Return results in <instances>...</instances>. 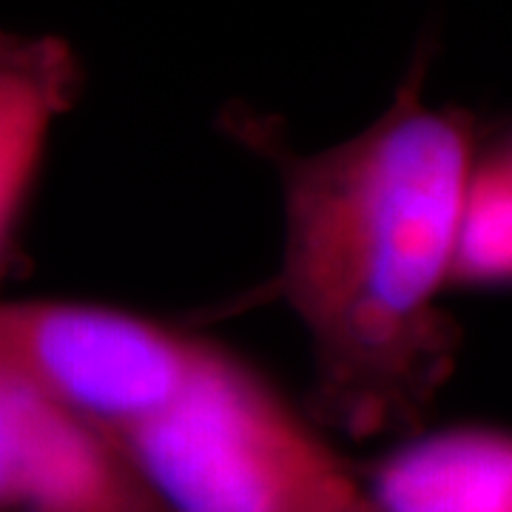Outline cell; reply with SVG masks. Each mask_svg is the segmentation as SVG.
<instances>
[{
	"instance_id": "obj_7",
	"label": "cell",
	"mask_w": 512,
	"mask_h": 512,
	"mask_svg": "<svg viewBox=\"0 0 512 512\" xmlns=\"http://www.w3.org/2000/svg\"><path fill=\"white\" fill-rule=\"evenodd\" d=\"M481 146H484V151L493 157L495 163H501L512 174V131L510 134H501V137L493 140V143H487V140H484Z\"/></svg>"
},
{
	"instance_id": "obj_4",
	"label": "cell",
	"mask_w": 512,
	"mask_h": 512,
	"mask_svg": "<svg viewBox=\"0 0 512 512\" xmlns=\"http://www.w3.org/2000/svg\"><path fill=\"white\" fill-rule=\"evenodd\" d=\"M0 512H163L120 441L0 362Z\"/></svg>"
},
{
	"instance_id": "obj_6",
	"label": "cell",
	"mask_w": 512,
	"mask_h": 512,
	"mask_svg": "<svg viewBox=\"0 0 512 512\" xmlns=\"http://www.w3.org/2000/svg\"><path fill=\"white\" fill-rule=\"evenodd\" d=\"M365 481L379 512H512V430H416Z\"/></svg>"
},
{
	"instance_id": "obj_5",
	"label": "cell",
	"mask_w": 512,
	"mask_h": 512,
	"mask_svg": "<svg viewBox=\"0 0 512 512\" xmlns=\"http://www.w3.org/2000/svg\"><path fill=\"white\" fill-rule=\"evenodd\" d=\"M83 89V66L55 35L0 32V276L57 120Z\"/></svg>"
},
{
	"instance_id": "obj_3",
	"label": "cell",
	"mask_w": 512,
	"mask_h": 512,
	"mask_svg": "<svg viewBox=\"0 0 512 512\" xmlns=\"http://www.w3.org/2000/svg\"><path fill=\"white\" fill-rule=\"evenodd\" d=\"M208 339L140 313L0 299V362L120 441L180 396Z\"/></svg>"
},
{
	"instance_id": "obj_1",
	"label": "cell",
	"mask_w": 512,
	"mask_h": 512,
	"mask_svg": "<svg viewBox=\"0 0 512 512\" xmlns=\"http://www.w3.org/2000/svg\"><path fill=\"white\" fill-rule=\"evenodd\" d=\"M424 69H410L379 120L322 151L231 117L282 191L271 293L311 339L308 413L350 439L421 430L458 365L444 293L484 134L470 111L427 103Z\"/></svg>"
},
{
	"instance_id": "obj_2",
	"label": "cell",
	"mask_w": 512,
	"mask_h": 512,
	"mask_svg": "<svg viewBox=\"0 0 512 512\" xmlns=\"http://www.w3.org/2000/svg\"><path fill=\"white\" fill-rule=\"evenodd\" d=\"M120 447L163 512H379L365 473L217 342L180 396Z\"/></svg>"
}]
</instances>
